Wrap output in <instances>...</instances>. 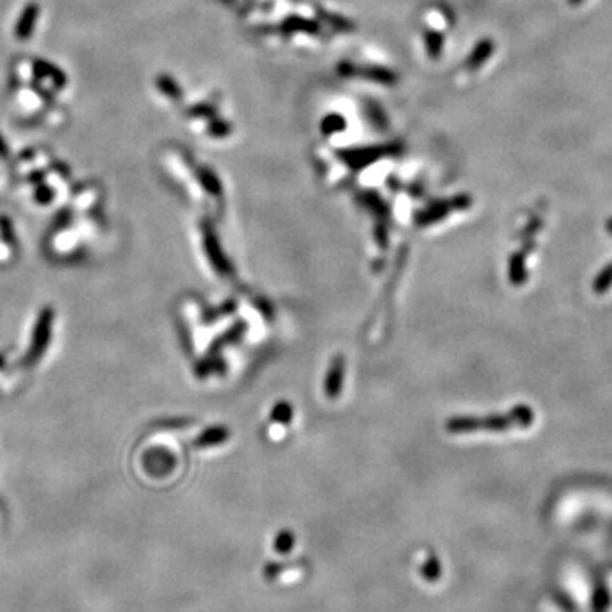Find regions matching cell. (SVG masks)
Wrapping results in <instances>:
<instances>
[{
    "label": "cell",
    "instance_id": "8992f818",
    "mask_svg": "<svg viewBox=\"0 0 612 612\" xmlns=\"http://www.w3.org/2000/svg\"><path fill=\"white\" fill-rule=\"evenodd\" d=\"M570 2H573V4H579V2H580V0H570Z\"/></svg>",
    "mask_w": 612,
    "mask_h": 612
},
{
    "label": "cell",
    "instance_id": "3957f363",
    "mask_svg": "<svg viewBox=\"0 0 612 612\" xmlns=\"http://www.w3.org/2000/svg\"><path fill=\"white\" fill-rule=\"evenodd\" d=\"M36 73L43 79H48L50 84L53 85L55 89H63L65 85H67V82H65V75L62 72L57 70V67H51L46 62H38L36 63Z\"/></svg>",
    "mask_w": 612,
    "mask_h": 612
},
{
    "label": "cell",
    "instance_id": "277c9868",
    "mask_svg": "<svg viewBox=\"0 0 612 612\" xmlns=\"http://www.w3.org/2000/svg\"><path fill=\"white\" fill-rule=\"evenodd\" d=\"M0 157H7V145L2 138H0Z\"/></svg>",
    "mask_w": 612,
    "mask_h": 612
},
{
    "label": "cell",
    "instance_id": "7a4b0ae2",
    "mask_svg": "<svg viewBox=\"0 0 612 612\" xmlns=\"http://www.w3.org/2000/svg\"><path fill=\"white\" fill-rule=\"evenodd\" d=\"M38 14H40V7L36 6V4H29V6L24 7L23 14H21L19 21H17L16 26V38L17 40H28L29 36H31L34 31V26H36L38 21Z\"/></svg>",
    "mask_w": 612,
    "mask_h": 612
},
{
    "label": "cell",
    "instance_id": "5b68a950",
    "mask_svg": "<svg viewBox=\"0 0 612 612\" xmlns=\"http://www.w3.org/2000/svg\"><path fill=\"white\" fill-rule=\"evenodd\" d=\"M2 364H4V357H0V368H2Z\"/></svg>",
    "mask_w": 612,
    "mask_h": 612
},
{
    "label": "cell",
    "instance_id": "6da1fadb",
    "mask_svg": "<svg viewBox=\"0 0 612 612\" xmlns=\"http://www.w3.org/2000/svg\"><path fill=\"white\" fill-rule=\"evenodd\" d=\"M51 325H53V312H51L50 308H45L40 313V317H38V322L33 330L31 347H29V352H28V359L31 361V363H34L36 359H40L43 352H45L46 347H48L50 337H51Z\"/></svg>",
    "mask_w": 612,
    "mask_h": 612
}]
</instances>
